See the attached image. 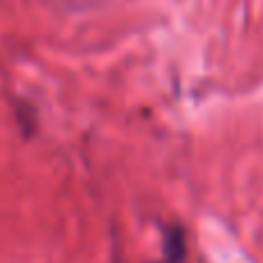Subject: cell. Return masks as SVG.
<instances>
[{"label":"cell","mask_w":263,"mask_h":263,"mask_svg":"<svg viewBox=\"0 0 263 263\" xmlns=\"http://www.w3.org/2000/svg\"><path fill=\"white\" fill-rule=\"evenodd\" d=\"M185 261V233L180 227L166 229L164 236V254L153 263H182Z\"/></svg>","instance_id":"6da1fadb"}]
</instances>
